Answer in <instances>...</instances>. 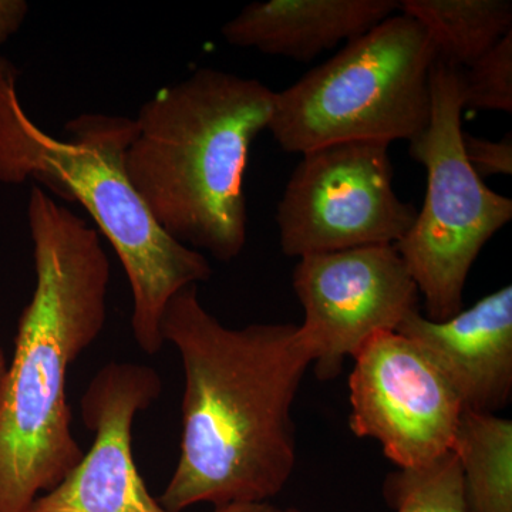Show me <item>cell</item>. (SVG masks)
<instances>
[{
  "mask_svg": "<svg viewBox=\"0 0 512 512\" xmlns=\"http://www.w3.org/2000/svg\"><path fill=\"white\" fill-rule=\"evenodd\" d=\"M28 221L36 286L0 397V512L28 511L82 460L67 372L107 320L111 268L97 229L40 187Z\"/></svg>",
  "mask_w": 512,
  "mask_h": 512,
  "instance_id": "cell-2",
  "label": "cell"
},
{
  "mask_svg": "<svg viewBox=\"0 0 512 512\" xmlns=\"http://www.w3.org/2000/svg\"><path fill=\"white\" fill-rule=\"evenodd\" d=\"M274 99L259 80L204 67L138 111L128 178L175 241L222 262L244 251L249 148L268 130Z\"/></svg>",
  "mask_w": 512,
  "mask_h": 512,
  "instance_id": "cell-3",
  "label": "cell"
},
{
  "mask_svg": "<svg viewBox=\"0 0 512 512\" xmlns=\"http://www.w3.org/2000/svg\"><path fill=\"white\" fill-rule=\"evenodd\" d=\"M353 360L349 424L357 437L376 440L400 470L429 466L451 451L463 406L416 343L376 333Z\"/></svg>",
  "mask_w": 512,
  "mask_h": 512,
  "instance_id": "cell-8",
  "label": "cell"
},
{
  "mask_svg": "<svg viewBox=\"0 0 512 512\" xmlns=\"http://www.w3.org/2000/svg\"><path fill=\"white\" fill-rule=\"evenodd\" d=\"M437 56L417 20L397 12L275 93L268 130L286 153L346 141H412L431 114Z\"/></svg>",
  "mask_w": 512,
  "mask_h": 512,
  "instance_id": "cell-5",
  "label": "cell"
},
{
  "mask_svg": "<svg viewBox=\"0 0 512 512\" xmlns=\"http://www.w3.org/2000/svg\"><path fill=\"white\" fill-rule=\"evenodd\" d=\"M19 70L0 56V183L33 180L92 215L119 256L133 293L131 328L147 355L164 346L160 326L175 293L211 278L202 252L154 220L126 170L136 120L86 113L66 124L67 140L42 130L20 103Z\"/></svg>",
  "mask_w": 512,
  "mask_h": 512,
  "instance_id": "cell-4",
  "label": "cell"
},
{
  "mask_svg": "<svg viewBox=\"0 0 512 512\" xmlns=\"http://www.w3.org/2000/svg\"><path fill=\"white\" fill-rule=\"evenodd\" d=\"M463 478L466 512H512V421L461 414L451 446Z\"/></svg>",
  "mask_w": 512,
  "mask_h": 512,
  "instance_id": "cell-14",
  "label": "cell"
},
{
  "mask_svg": "<svg viewBox=\"0 0 512 512\" xmlns=\"http://www.w3.org/2000/svg\"><path fill=\"white\" fill-rule=\"evenodd\" d=\"M383 494L394 512H466L463 478L453 451L429 466L389 474Z\"/></svg>",
  "mask_w": 512,
  "mask_h": 512,
  "instance_id": "cell-15",
  "label": "cell"
},
{
  "mask_svg": "<svg viewBox=\"0 0 512 512\" xmlns=\"http://www.w3.org/2000/svg\"><path fill=\"white\" fill-rule=\"evenodd\" d=\"M463 109L512 111V32L458 70Z\"/></svg>",
  "mask_w": 512,
  "mask_h": 512,
  "instance_id": "cell-16",
  "label": "cell"
},
{
  "mask_svg": "<svg viewBox=\"0 0 512 512\" xmlns=\"http://www.w3.org/2000/svg\"><path fill=\"white\" fill-rule=\"evenodd\" d=\"M28 13L25 0H0V46L22 28Z\"/></svg>",
  "mask_w": 512,
  "mask_h": 512,
  "instance_id": "cell-18",
  "label": "cell"
},
{
  "mask_svg": "<svg viewBox=\"0 0 512 512\" xmlns=\"http://www.w3.org/2000/svg\"><path fill=\"white\" fill-rule=\"evenodd\" d=\"M282 512H305V511L298 510V508H286V510H282Z\"/></svg>",
  "mask_w": 512,
  "mask_h": 512,
  "instance_id": "cell-21",
  "label": "cell"
},
{
  "mask_svg": "<svg viewBox=\"0 0 512 512\" xmlns=\"http://www.w3.org/2000/svg\"><path fill=\"white\" fill-rule=\"evenodd\" d=\"M397 333L416 343L453 387L466 412L497 414L512 400V286L453 318L410 313Z\"/></svg>",
  "mask_w": 512,
  "mask_h": 512,
  "instance_id": "cell-11",
  "label": "cell"
},
{
  "mask_svg": "<svg viewBox=\"0 0 512 512\" xmlns=\"http://www.w3.org/2000/svg\"><path fill=\"white\" fill-rule=\"evenodd\" d=\"M397 12L396 0H268L242 9L222 36L232 46L309 62Z\"/></svg>",
  "mask_w": 512,
  "mask_h": 512,
  "instance_id": "cell-12",
  "label": "cell"
},
{
  "mask_svg": "<svg viewBox=\"0 0 512 512\" xmlns=\"http://www.w3.org/2000/svg\"><path fill=\"white\" fill-rule=\"evenodd\" d=\"M214 512H282L281 508L271 503L259 504H229L215 508Z\"/></svg>",
  "mask_w": 512,
  "mask_h": 512,
  "instance_id": "cell-19",
  "label": "cell"
},
{
  "mask_svg": "<svg viewBox=\"0 0 512 512\" xmlns=\"http://www.w3.org/2000/svg\"><path fill=\"white\" fill-rule=\"evenodd\" d=\"M9 360L5 350L0 346V397H2L3 386H5L6 373H8Z\"/></svg>",
  "mask_w": 512,
  "mask_h": 512,
  "instance_id": "cell-20",
  "label": "cell"
},
{
  "mask_svg": "<svg viewBox=\"0 0 512 512\" xmlns=\"http://www.w3.org/2000/svg\"><path fill=\"white\" fill-rule=\"evenodd\" d=\"M184 369L181 453L158 503H268L296 464L292 407L315 352L295 323L229 329L202 306L197 285L175 293L160 326Z\"/></svg>",
  "mask_w": 512,
  "mask_h": 512,
  "instance_id": "cell-1",
  "label": "cell"
},
{
  "mask_svg": "<svg viewBox=\"0 0 512 512\" xmlns=\"http://www.w3.org/2000/svg\"><path fill=\"white\" fill-rule=\"evenodd\" d=\"M463 148L468 164L481 180L495 175L512 174L511 133L498 141L463 133Z\"/></svg>",
  "mask_w": 512,
  "mask_h": 512,
  "instance_id": "cell-17",
  "label": "cell"
},
{
  "mask_svg": "<svg viewBox=\"0 0 512 512\" xmlns=\"http://www.w3.org/2000/svg\"><path fill=\"white\" fill-rule=\"evenodd\" d=\"M292 284L305 312L299 328L322 382L339 376L346 357L376 333L396 332L419 311V289L393 245L303 256Z\"/></svg>",
  "mask_w": 512,
  "mask_h": 512,
  "instance_id": "cell-9",
  "label": "cell"
},
{
  "mask_svg": "<svg viewBox=\"0 0 512 512\" xmlns=\"http://www.w3.org/2000/svg\"><path fill=\"white\" fill-rule=\"evenodd\" d=\"M399 12L426 30L439 62L458 70L512 32L511 0H403Z\"/></svg>",
  "mask_w": 512,
  "mask_h": 512,
  "instance_id": "cell-13",
  "label": "cell"
},
{
  "mask_svg": "<svg viewBox=\"0 0 512 512\" xmlns=\"http://www.w3.org/2000/svg\"><path fill=\"white\" fill-rule=\"evenodd\" d=\"M389 147L383 141H346L302 154L276 210L286 256L402 241L417 211L394 191Z\"/></svg>",
  "mask_w": 512,
  "mask_h": 512,
  "instance_id": "cell-7",
  "label": "cell"
},
{
  "mask_svg": "<svg viewBox=\"0 0 512 512\" xmlns=\"http://www.w3.org/2000/svg\"><path fill=\"white\" fill-rule=\"evenodd\" d=\"M463 111L458 69L436 60L430 121L410 141V154L426 168V197L412 228L394 245L423 298L424 316L436 322L463 309L474 262L512 220L511 198L491 190L468 164Z\"/></svg>",
  "mask_w": 512,
  "mask_h": 512,
  "instance_id": "cell-6",
  "label": "cell"
},
{
  "mask_svg": "<svg viewBox=\"0 0 512 512\" xmlns=\"http://www.w3.org/2000/svg\"><path fill=\"white\" fill-rule=\"evenodd\" d=\"M156 369L131 362L101 367L80 400L94 434L82 460L26 512H170L148 493L133 454V423L160 399Z\"/></svg>",
  "mask_w": 512,
  "mask_h": 512,
  "instance_id": "cell-10",
  "label": "cell"
}]
</instances>
